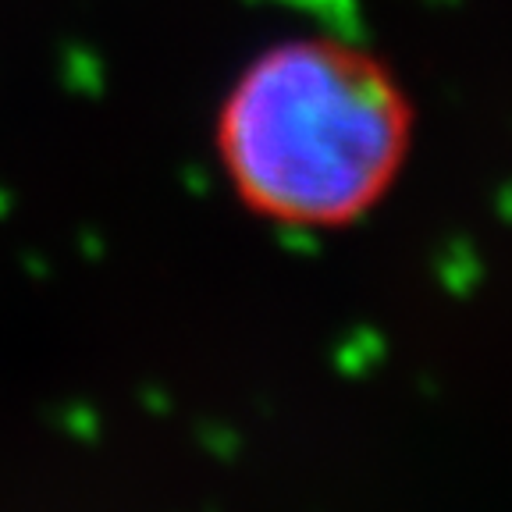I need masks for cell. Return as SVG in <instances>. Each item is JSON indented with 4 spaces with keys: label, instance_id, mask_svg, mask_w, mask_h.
Returning <instances> with one entry per match:
<instances>
[{
    "label": "cell",
    "instance_id": "obj_1",
    "mask_svg": "<svg viewBox=\"0 0 512 512\" xmlns=\"http://www.w3.org/2000/svg\"><path fill=\"white\" fill-rule=\"evenodd\" d=\"M416 107L384 57L338 36H288L235 75L214 121L232 196L285 232H342L399 185Z\"/></svg>",
    "mask_w": 512,
    "mask_h": 512
}]
</instances>
